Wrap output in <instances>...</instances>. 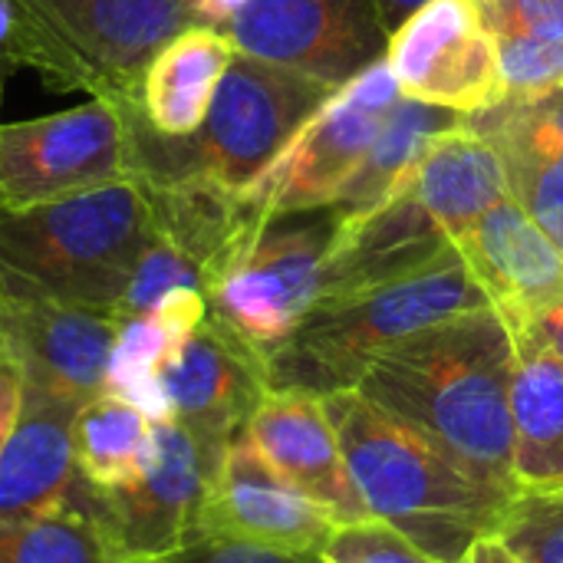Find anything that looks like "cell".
<instances>
[{
	"instance_id": "obj_32",
	"label": "cell",
	"mask_w": 563,
	"mask_h": 563,
	"mask_svg": "<svg viewBox=\"0 0 563 563\" xmlns=\"http://www.w3.org/2000/svg\"><path fill=\"white\" fill-rule=\"evenodd\" d=\"M508 327H518V330L531 333L563 363V297L551 300L548 307H541V310H534V313H528L521 320H508Z\"/></svg>"
},
{
	"instance_id": "obj_28",
	"label": "cell",
	"mask_w": 563,
	"mask_h": 563,
	"mask_svg": "<svg viewBox=\"0 0 563 563\" xmlns=\"http://www.w3.org/2000/svg\"><path fill=\"white\" fill-rule=\"evenodd\" d=\"M323 561L330 563H439L422 554L416 544H409L399 531H393L383 521H360L336 528L330 538Z\"/></svg>"
},
{
	"instance_id": "obj_36",
	"label": "cell",
	"mask_w": 563,
	"mask_h": 563,
	"mask_svg": "<svg viewBox=\"0 0 563 563\" xmlns=\"http://www.w3.org/2000/svg\"><path fill=\"white\" fill-rule=\"evenodd\" d=\"M459 563H521L495 534H488V538H482V541H475L472 544V551L462 558Z\"/></svg>"
},
{
	"instance_id": "obj_14",
	"label": "cell",
	"mask_w": 563,
	"mask_h": 563,
	"mask_svg": "<svg viewBox=\"0 0 563 563\" xmlns=\"http://www.w3.org/2000/svg\"><path fill=\"white\" fill-rule=\"evenodd\" d=\"M119 320L36 294H0V363L23 389L89 402L106 393Z\"/></svg>"
},
{
	"instance_id": "obj_34",
	"label": "cell",
	"mask_w": 563,
	"mask_h": 563,
	"mask_svg": "<svg viewBox=\"0 0 563 563\" xmlns=\"http://www.w3.org/2000/svg\"><path fill=\"white\" fill-rule=\"evenodd\" d=\"M188 3H191L195 23L214 26V30H224L231 23V16L244 7V0H188Z\"/></svg>"
},
{
	"instance_id": "obj_25",
	"label": "cell",
	"mask_w": 563,
	"mask_h": 563,
	"mask_svg": "<svg viewBox=\"0 0 563 563\" xmlns=\"http://www.w3.org/2000/svg\"><path fill=\"white\" fill-rule=\"evenodd\" d=\"M465 125L485 135L505 165L561 162L563 158V86L544 92H508L498 106L465 115Z\"/></svg>"
},
{
	"instance_id": "obj_23",
	"label": "cell",
	"mask_w": 563,
	"mask_h": 563,
	"mask_svg": "<svg viewBox=\"0 0 563 563\" xmlns=\"http://www.w3.org/2000/svg\"><path fill=\"white\" fill-rule=\"evenodd\" d=\"M465 125L462 112L442 109V106H429L419 99L402 96L389 119L383 122L369 155L363 158V165L356 168V175L343 185L340 198L333 205H340L346 214H363L369 208H376L389 188L399 181V175L442 135Z\"/></svg>"
},
{
	"instance_id": "obj_10",
	"label": "cell",
	"mask_w": 563,
	"mask_h": 563,
	"mask_svg": "<svg viewBox=\"0 0 563 563\" xmlns=\"http://www.w3.org/2000/svg\"><path fill=\"white\" fill-rule=\"evenodd\" d=\"M238 53L343 89L386 59L376 0H244L224 26Z\"/></svg>"
},
{
	"instance_id": "obj_12",
	"label": "cell",
	"mask_w": 563,
	"mask_h": 563,
	"mask_svg": "<svg viewBox=\"0 0 563 563\" xmlns=\"http://www.w3.org/2000/svg\"><path fill=\"white\" fill-rule=\"evenodd\" d=\"M386 63L402 96L462 115L508 96L498 43L472 0H429L393 33Z\"/></svg>"
},
{
	"instance_id": "obj_2",
	"label": "cell",
	"mask_w": 563,
	"mask_h": 563,
	"mask_svg": "<svg viewBox=\"0 0 563 563\" xmlns=\"http://www.w3.org/2000/svg\"><path fill=\"white\" fill-rule=\"evenodd\" d=\"M320 402L373 521L389 525L439 563H459L475 541L495 534L511 495L475 482L442 449L356 389Z\"/></svg>"
},
{
	"instance_id": "obj_35",
	"label": "cell",
	"mask_w": 563,
	"mask_h": 563,
	"mask_svg": "<svg viewBox=\"0 0 563 563\" xmlns=\"http://www.w3.org/2000/svg\"><path fill=\"white\" fill-rule=\"evenodd\" d=\"M379 3V16H383V26L386 33L393 36L409 16H416L429 0H376Z\"/></svg>"
},
{
	"instance_id": "obj_16",
	"label": "cell",
	"mask_w": 563,
	"mask_h": 563,
	"mask_svg": "<svg viewBox=\"0 0 563 563\" xmlns=\"http://www.w3.org/2000/svg\"><path fill=\"white\" fill-rule=\"evenodd\" d=\"M244 435L264 462L330 515L336 528L369 521V511L346 468L336 429L320 399L303 393H267Z\"/></svg>"
},
{
	"instance_id": "obj_24",
	"label": "cell",
	"mask_w": 563,
	"mask_h": 563,
	"mask_svg": "<svg viewBox=\"0 0 563 563\" xmlns=\"http://www.w3.org/2000/svg\"><path fill=\"white\" fill-rule=\"evenodd\" d=\"M152 419L115 393H99L82 402L73 426L76 468L92 488H119L142 472Z\"/></svg>"
},
{
	"instance_id": "obj_1",
	"label": "cell",
	"mask_w": 563,
	"mask_h": 563,
	"mask_svg": "<svg viewBox=\"0 0 563 563\" xmlns=\"http://www.w3.org/2000/svg\"><path fill=\"white\" fill-rule=\"evenodd\" d=\"M515 340L498 307L439 320L389 346L356 393L442 449L475 482L515 495Z\"/></svg>"
},
{
	"instance_id": "obj_27",
	"label": "cell",
	"mask_w": 563,
	"mask_h": 563,
	"mask_svg": "<svg viewBox=\"0 0 563 563\" xmlns=\"http://www.w3.org/2000/svg\"><path fill=\"white\" fill-rule=\"evenodd\" d=\"M495 43L508 92H544L563 86V40L501 36Z\"/></svg>"
},
{
	"instance_id": "obj_39",
	"label": "cell",
	"mask_w": 563,
	"mask_h": 563,
	"mask_svg": "<svg viewBox=\"0 0 563 563\" xmlns=\"http://www.w3.org/2000/svg\"><path fill=\"white\" fill-rule=\"evenodd\" d=\"M472 3H475V7H482V3H488V0H472Z\"/></svg>"
},
{
	"instance_id": "obj_15",
	"label": "cell",
	"mask_w": 563,
	"mask_h": 563,
	"mask_svg": "<svg viewBox=\"0 0 563 563\" xmlns=\"http://www.w3.org/2000/svg\"><path fill=\"white\" fill-rule=\"evenodd\" d=\"M231 538L274 551L323 554L336 525L303 492L280 478L241 432L208 488L198 538Z\"/></svg>"
},
{
	"instance_id": "obj_3",
	"label": "cell",
	"mask_w": 563,
	"mask_h": 563,
	"mask_svg": "<svg viewBox=\"0 0 563 563\" xmlns=\"http://www.w3.org/2000/svg\"><path fill=\"white\" fill-rule=\"evenodd\" d=\"M482 307L495 303L452 244L439 261L406 277L320 297L294 333L264 356L267 383L274 393L313 399L350 393L399 340Z\"/></svg>"
},
{
	"instance_id": "obj_18",
	"label": "cell",
	"mask_w": 563,
	"mask_h": 563,
	"mask_svg": "<svg viewBox=\"0 0 563 563\" xmlns=\"http://www.w3.org/2000/svg\"><path fill=\"white\" fill-rule=\"evenodd\" d=\"M82 402L23 389L20 419L0 452V518L49 511L79 482L73 426Z\"/></svg>"
},
{
	"instance_id": "obj_8",
	"label": "cell",
	"mask_w": 563,
	"mask_h": 563,
	"mask_svg": "<svg viewBox=\"0 0 563 563\" xmlns=\"http://www.w3.org/2000/svg\"><path fill=\"white\" fill-rule=\"evenodd\" d=\"M142 106H86L0 122V208L23 211L135 178V119Z\"/></svg>"
},
{
	"instance_id": "obj_26",
	"label": "cell",
	"mask_w": 563,
	"mask_h": 563,
	"mask_svg": "<svg viewBox=\"0 0 563 563\" xmlns=\"http://www.w3.org/2000/svg\"><path fill=\"white\" fill-rule=\"evenodd\" d=\"M495 538L521 563H563V485L518 488Z\"/></svg>"
},
{
	"instance_id": "obj_11",
	"label": "cell",
	"mask_w": 563,
	"mask_h": 563,
	"mask_svg": "<svg viewBox=\"0 0 563 563\" xmlns=\"http://www.w3.org/2000/svg\"><path fill=\"white\" fill-rule=\"evenodd\" d=\"M221 468L178 419L152 422L142 472L119 488H96L119 544L139 563H165L198 538L208 488Z\"/></svg>"
},
{
	"instance_id": "obj_37",
	"label": "cell",
	"mask_w": 563,
	"mask_h": 563,
	"mask_svg": "<svg viewBox=\"0 0 563 563\" xmlns=\"http://www.w3.org/2000/svg\"><path fill=\"white\" fill-rule=\"evenodd\" d=\"M13 36H16V26H13V10H10V0H0V53L13 59ZM16 63V59H13Z\"/></svg>"
},
{
	"instance_id": "obj_40",
	"label": "cell",
	"mask_w": 563,
	"mask_h": 563,
	"mask_svg": "<svg viewBox=\"0 0 563 563\" xmlns=\"http://www.w3.org/2000/svg\"><path fill=\"white\" fill-rule=\"evenodd\" d=\"M323 563H330V561H323Z\"/></svg>"
},
{
	"instance_id": "obj_19",
	"label": "cell",
	"mask_w": 563,
	"mask_h": 563,
	"mask_svg": "<svg viewBox=\"0 0 563 563\" xmlns=\"http://www.w3.org/2000/svg\"><path fill=\"white\" fill-rule=\"evenodd\" d=\"M399 181L439 218L452 244L495 205L511 198L501 152L468 125L442 132Z\"/></svg>"
},
{
	"instance_id": "obj_7",
	"label": "cell",
	"mask_w": 563,
	"mask_h": 563,
	"mask_svg": "<svg viewBox=\"0 0 563 563\" xmlns=\"http://www.w3.org/2000/svg\"><path fill=\"white\" fill-rule=\"evenodd\" d=\"M343 221L340 205L261 214L205 287L208 313L267 356L323 297L327 261Z\"/></svg>"
},
{
	"instance_id": "obj_5",
	"label": "cell",
	"mask_w": 563,
	"mask_h": 563,
	"mask_svg": "<svg viewBox=\"0 0 563 563\" xmlns=\"http://www.w3.org/2000/svg\"><path fill=\"white\" fill-rule=\"evenodd\" d=\"M333 92L327 82L234 53L198 132L165 139L135 119V175H201L244 191Z\"/></svg>"
},
{
	"instance_id": "obj_33",
	"label": "cell",
	"mask_w": 563,
	"mask_h": 563,
	"mask_svg": "<svg viewBox=\"0 0 563 563\" xmlns=\"http://www.w3.org/2000/svg\"><path fill=\"white\" fill-rule=\"evenodd\" d=\"M20 409H23V386H20L16 373L0 363V452L20 419Z\"/></svg>"
},
{
	"instance_id": "obj_21",
	"label": "cell",
	"mask_w": 563,
	"mask_h": 563,
	"mask_svg": "<svg viewBox=\"0 0 563 563\" xmlns=\"http://www.w3.org/2000/svg\"><path fill=\"white\" fill-rule=\"evenodd\" d=\"M515 340L511 426L515 485H563V363L531 333L508 327Z\"/></svg>"
},
{
	"instance_id": "obj_13",
	"label": "cell",
	"mask_w": 563,
	"mask_h": 563,
	"mask_svg": "<svg viewBox=\"0 0 563 563\" xmlns=\"http://www.w3.org/2000/svg\"><path fill=\"white\" fill-rule=\"evenodd\" d=\"M155 379L168 416L214 459H224L271 393L264 356L211 313L165 356Z\"/></svg>"
},
{
	"instance_id": "obj_9",
	"label": "cell",
	"mask_w": 563,
	"mask_h": 563,
	"mask_svg": "<svg viewBox=\"0 0 563 563\" xmlns=\"http://www.w3.org/2000/svg\"><path fill=\"white\" fill-rule=\"evenodd\" d=\"M402 99L389 63H376L336 89L290 145L241 195L261 214L333 205L369 155L383 122Z\"/></svg>"
},
{
	"instance_id": "obj_31",
	"label": "cell",
	"mask_w": 563,
	"mask_h": 563,
	"mask_svg": "<svg viewBox=\"0 0 563 563\" xmlns=\"http://www.w3.org/2000/svg\"><path fill=\"white\" fill-rule=\"evenodd\" d=\"M165 563H323V554L274 551V548H261V544H247V541L201 534Z\"/></svg>"
},
{
	"instance_id": "obj_20",
	"label": "cell",
	"mask_w": 563,
	"mask_h": 563,
	"mask_svg": "<svg viewBox=\"0 0 563 563\" xmlns=\"http://www.w3.org/2000/svg\"><path fill=\"white\" fill-rule=\"evenodd\" d=\"M234 53L231 36L214 26H188L172 36L142 73V119L165 139L198 132Z\"/></svg>"
},
{
	"instance_id": "obj_22",
	"label": "cell",
	"mask_w": 563,
	"mask_h": 563,
	"mask_svg": "<svg viewBox=\"0 0 563 563\" xmlns=\"http://www.w3.org/2000/svg\"><path fill=\"white\" fill-rule=\"evenodd\" d=\"M0 563H139L109 528L96 488L76 482L69 498L26 518H0Z\"/></svg>"
},
{
	"instance_id": "obj_4",
	"label": "cell",
	"mask_w": 563,
	"mask_h": 563,
	"mask_svg": "<svg viewBox=\"0 0 563 563\" xmlns=\"http://www.w3.org/2000/svg\"><path fill=\"white\" fill-rule=\"evenodd\" d=\"M155 241L135 178L23 211L0 208V294H36L115 317Z\"/></svg>"
},
{
	"instance_id": "obj_29",
	"label": "cell",
	"mask_w": 563,
	"mask_h": 563,
	"mask_svg": "<svg viewBox=\"0 0 563 563\" xmlns=\"http://www.w3.org/2000/svg\"><path fill=\"white\" fill-rule=\"evenodd\" d=\"M511 198L551 234L563 251V158L561 162H528L505 165Z\"/></svg>"
},
{
	"instance_id": "obj_6",
	"label": "cell",
	"mask_w": 563,
	"mask_h": 563,
	"mask_svg": "<svg viewBox=\"0 0 563 563\" xmlns=\"http://www.w3.org/2000/svg\"><path fill=\"white\" fill-rule=\"evenodd\" d=\"M10 10L16 66L119 106H135L152 56L198 26L188 0H10Z\"/></svg>"
},
{
	"instance_id": "obj_17",
	"label": "cell",
	"mask_w": 563,
	"mask_h": 563,
	"mask_svg": "<svg viewBox=\"0 0 563 563\" xmlns=\"http://www.w3.org/2000/svg\"><path fill=\"white\" fill-rule=\"evenodd\" d=\"M455 247L505 320L563 297V251L515 198L495 205L455 238Z\"/></svg>"
},
{
	"instance_id": "obj_30",
	"label": "cell",
	"mask_w": 563,
	"mask_h": 563,
	"mask_svg": "<svg viewBox=\"0 0 563 563\" xmlns=\"http://www.w3.org/2000/svg\"><path fill=\"white\" fill-rule=\"evenodd\" d=\"M478 13L495 40H563V0H488Z\"/></svg>"
},
{
	"instance_id": "obj_38",
	"label": "cell",
	"mask_w": 563,
	"mask_h": 563,
	"mask_svg": "<svg viewBox=\"0 0 563 563\" xmlns=\"http://www.w3.org/2000/svg\"><path fill=\"white\" fill-rule=\"evenodd\" d=\"M13 69H16V63H13L10 56H3V53H0V96H3V86H7V76H10Z\"/></svg>"
}]
</instances>
